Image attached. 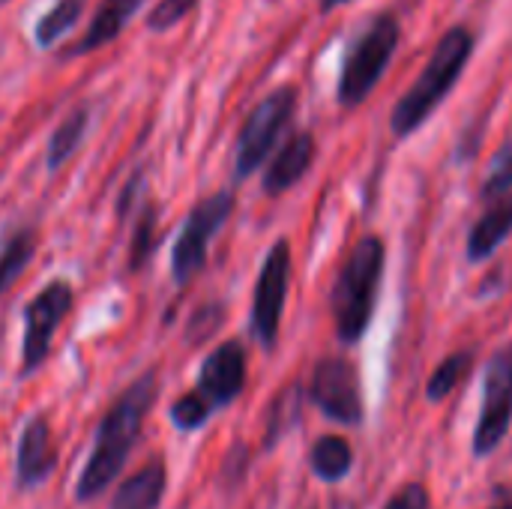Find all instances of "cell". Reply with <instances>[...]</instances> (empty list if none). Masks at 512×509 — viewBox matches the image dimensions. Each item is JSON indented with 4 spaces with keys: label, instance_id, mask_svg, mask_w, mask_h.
Returning <instances> with one entry per match:
<instances>
[{
    "label": "cell",
    "instance_id": "obj_1",
    "mask_svg": "<svg viewBox=\"0 0 512 509\" xmlns=\"http://www.w3.org/2000/svg\"><path fill=\"white\" fill-rule=\"evenodd\" d=\"M156 372H147L141 375L114 405L111 411L102 417L99 423V432H96V444H93V453L78 477V489H75V498L84 504V501H93L96 495H102L114 477L120 474V468L126 465L132 447L138 444V435H141V426L156 402Z\"/></svg>",
    "mask_w": 512,
    "mask_h": 509
},
{
    "label": "cell",
    "instance_id": "obj_2",
    "mask_svg": "<svg viewBox=\"0 0 512 509\" xmlns=\"http://www.w3.org/2000/svg\"><path fill=\"white\" fill-rule=\"evenodd\" d=\"M471 54H474V33L468 27H450L438 39L426 69L393 108L390 126L396 138H408L435 114V108L450 96V90L462 78Z\"/></svg>",
    "mask_w": 512,
    "mask_h": 509
},
{
    "label": "cell",
    "instance_id": "obj_3",
    "mask_svg": "<svg viewBox=\"0 0 512 509\" xmlns=\"http://www.w3.org/2000/svg\"><path fill=\"white\" fill-rule=\"evenodd\" d=\"M381 276H384V243L378 237H366L348 255L330 297L336 333L342 342L354 345L366 333L375 312Z\"/></svg>",
    "mask_w": 512,
    "mask_h": 509
},
{
    "label": "cell",
    "instance_id": "obj_4",
    "mask_svg": "<svg viewBox=\"0 0 512 509\" xmlns=\"http://www.w3.org/2000/svg\"><path fill=\"white\" fill-rule=\"evenodd\" d=\"M402 24L396 15H378L348 48L342 75H339V105L357 108L366 96L378 87L381 75L387 72L396 48H399Z\"/></svg>",
    "mask_w": 512,
    "mask_h": 509
},
{
    "label": "cell",
    "instance_id": "obj_5",
    "mask_svg": "<svg viewBox=\"0 0 512 509\" xmlns=\"http://www.w3.org/2000/svg\"><path fill=\"white\" fill-rule=\"evenodd\" d=\"M294 111H297V87H291V84L276 87L273 93H267L252 108V114L246 117V123L240 129V138H237L234 174L240 180H246L252 171H258L264 165V159L276 147L279 135L291 123Z\"/></svg>",
    "mask_w": 512,
    "mask_h": 509
},
{
    "label": "cell",
    "instance_id": "obj_6",
    "mask_svg": "<svg viewBox=\"0 0 512 509\" xmlns=\"http://www.w3.org/2000/svg\"><path fill=\"white\" fill-rule=\"evenodd\" d=\"M231 210H234L231 192L207 195L204 201H198L189 210L186 225H183V231L174 243V252H171V276L180 288L201 273V267L207 261V246H210L213 234L228 222Z\"/></svg>",
    "mask_w": 512,
    "mask_h": 509
},
{
    "label": "cell",
    "instance_id": "obj_7",
    "mask_svg": "<svg viewBox=\"0 0 512 509\" xmlns=\"http://www.w3.org/2000/svg\"><path fill=\"white\" fill-rule=\"evenodd\" d=\"M288 279H291V246L288 240H276L261 264L255 282V300H252V333L264 348L276 345L279 321L288 297Z\"/></svg>",
    "mask_w": 512,
    "mask_h": 509
},
{
    "label": "cell",
    "instance_id": "obj_8",
    "mask_svg": "<svg viewBox=\"0 0 512 509\" xmlns=\"http://www.w3.org/2000/svg\"><path fill=\"white\" fill-rule=\"evenodd\" d=\"M72 309V288L66 282L45 285L24 309V345H21V375L42 366L51 351L54 333Z\"/></svg>",
    "mask_w": 512,
    "mask_h": 509
},
{
    "label": "cell",
    "instance_id": "obj_9",
    "mask_svg": "<svg viewBox=\"0 0 512 509\" xmlns=\"http://www.w3.org/2000/svg\"><path fill=\"white\" fill-rule=\"evenodd\" d=\"M309 396L336 423L357 426L363 420L360 375L348 360H324V363H318V369L312 375Z\"/></svg>",
    "mask_w": 512,
    "mask_h": 509
},
{
    "label": "cell",
    "instance_id": "obj_10",
    "mask_svg": "<svg viewBox=\"0 0 512 509\" xmlns=\"http://www.w3.org/2000/svg\"><path fill=\"white\" fill-rule=\"evenodd\" d=\"M512 360H498L489 369L486 378V396H483V411L474 435V453L489 456L498 450L504 435L510 432L512 423Z\"/></svg>",
    "mask_w": 512,
    "mask_h": 509
},
{
    "label": "cell",
    "instance_id": "obj_11",
    "mask_svg": "<svg viewBox=\"0 0 512 509\" xmlns=\"http://www.w3.org/2000/svg\"><path fill=\"white\" fill-rule=\"evenodd\" d=\"M246 384V351L240 342H222L207 354L198 375V393L210 402V408L231 405Z\"/></svg>",
    "mask_w": 512,
    "mask_h": 509
},
{
    "label": "cell",
    "instance_id": "obj_12",
    "mask_svg": "<svg viewBox=\"0 0 512 509\" xmlns=\"http://www.w3.org/2000/svg\"><path fill=\"white\" fill-rule=\"evenodd\" d=\"M57 468V450L51 438V426L45 417L27 420L18 438V453H15V480L21 489H33L42 480H48Z\"/></svg>",
    "mask_w": 512,
    "mask_h": 509
},
{
    "label": "cell",
    "instance_id": "obj_13",
    "mask_svg": "<svg viewBox=\"0 0 512 509\" xmlns=\"http://www.w3.org/2000/svg\"><path fill=\"white\" fill-rule=\"evenodd\" d=\"M141 6H144V0H102L96 6L87 30L60 51V60L84 57L96 48H105L108 42H114L120 36V30H126V24L138 15Z\"/></svg>",
    "mask_w": 512,
    "mask_h": 509
},
{
    "label": "cell",
    "instance_id": "obj_14",
    "mask_svg": "<svg viewBox=\"0 0 512 509\" xmlns=\"http://www.w3.org/2000/svg\"><path fill=\"white\" fill-rule=\"evenodd\" d=\"M315 159V138L309 132H294L282 150L276 153V159L270 162L267 174H264V192L267 195H282L288 192L294 183L303 180V174L309 171Z\"/></svg>",
    "mask_w": 512,
    "mask_h": 509
},
{
    "label": "cell",
    "instance_id": "obj_15",
    "mask_svg": "<svg viewBox=\"0 0 512 509\" xmlns=\"http://www.w3.org/2000/svg\"><path fill=\"white\" fill-rule=\"evenodd\" d=\"M162 495H165V465L162 459H153L117 489L111 509H156Z\"/></svg>",
    "mask_w": 512,
    "mask_h": 509
},
{
    "label": "cell",
    "instance_id": "obj_16",
    "mask_svg": "<svg viewBox=\"0 0 512 509\" xmlns=\"http://www.w3.org/2000/svg\"><path fill=\"white\" fill-rule=\"evenodd\" d=\"M512 234V195L498 198L483 219L474 225L471 237H468V258L471 261H483L489 258L507 237Z\"/></svg>",
    "mask_w": 512,
    "mask_h": 509
},
{
    "label": "cell",
    "instance_id": "obj_17",
    "mask_svg": "<svg viewBox=\"0 0 512 509\" xmlns=\"http://www.w3.org/2000/svg\"><path fill=\"white\" fill-rule=\"evenodd\" d=\"M87 123H90L87 108H75L57 123V129L48 138V150H45V162L51 171H57L60 165H66L72 159V153L81 147V141L87 135Z\"/></svg>",
    "mask_w": 512,
    "mask_h": 509
},
{
    "label": "cell",
    "instance_id": "obj_18",
    "mask_svg": "<svg viewBox=\"0 0 512 509\" xmlns=\"http://www.w3.org/2000/svg\"><path fill=\"white\" fill-rule=\"evenodd\" d=\"M309 462H312V471H315L318 480H324V483H339V480L351 471L354 453H351V444H348L345 438L327 435V438H321V441L312 447Z\"/></svg>",
    "mask_w": 512,
    "mask_h": 509
},
{
    "label": "cell",
    "instance_id": "obj_19",
    "mask_svg": "<svg viewBox=\"0 0 512 509\" xmlns=\"http://www.w3.org/2000/svg\"><path fill=\"white\" fill-rule=\"evenodd\" d=\"M87 0H57L54 6H48V12L36 21L33 27V39L39 48H54L84 15Z\"/></svg>",
    "mask_w": 512,
    "mask_h": 509
},
{
    "label": "cell",
    "instance_id": "obj_20",
    "mask_svg": "<svg viewBox=\"0 0 512 509\" xmlns=\"http://www.w3.org/2000/svg\"><path fill=\"white\" fill-rule=\"evenodd\" d=\"M33 252H36V234L30 228L15 231L3 243V249H0V294H6L18 282V276L27 270Z\"/></svg>",
    "mask_w": 512,
    "mask_h": 509
},
{
    "label": "cell",
    "instance_id": "obj_21",
    "mask_svg": "<svg viewBox=\"0 0 512 509\" xmlns=\"http://www.w3.org/2000/svg\"><path fill=\"white\" fill-rule=\"evenodd\" d=\"M468 369H471V354H453V357H447L438 369H435V375L429 378V399L432 402H441L444 396H450L456 387H459V381L468 375Z\"/></svg>",
    "mask_w": 512,
    "mask_h": 509
},
{
    "label": "cell",
    "instance_id": "obj_22",
    "mask_svg": "<svg viewBox=\"0 0 512 509\" xmlns=\"http://www.w3.org/2000/svg\"><path fill=\"white\" fill-rule=\"evenodd\" d=\"M213 414L210 402L201 393H186L171 405V420L180 432H195L207 423V417Z\"/></svg>",
    "mask_w": 512,
    "mask_h": 509
},
{
    "label": "cell",
    "instance_id": "obj_23",
    "mask_svg": "<svg viewBox=\"0 0 512 509\" xmlns=\"http://www.w3.org/2000/svg\"><path fill=\"white\" fill-rule=\"evenodd\" d=\"M198 3H201V0H156V6L147 12V30L162 33V30L177 27L183 18L192 15V9H195Z\"/></svg>",
    "mask_w": 512,
    "mask_h": 509
},
{
    "label": "cell",
    "instance_id": "obj_24",
    "mask_svg": "<svg viewBox=\"0 0 512 509\" xmlns=\"http://www.w3.org/2000/svg\"><path fill=\"white\" fill-rule=\"evenodd\" d=\"M512 189V141H507L498 153H495V159H492V168H489V177H486V183H483V195L486 198H504L507 192Z\"/></svg>",
    "mask_w": 512,
    "mask_h": 509
},
{
    "label": "cell",
    "instance_id": "obj_25",
    "mask_svg": "<svg viewBox=\"0 0 512 509\" xmlns=\"http://www.w3.org/2000/svg\"><path fill=\"white\" fill-rule=\"evenodd\" d=\"M387 509H429V492L423 483H408L402 492L390 498Z\"/></svg>",
    "mask_w": 512,
    "mask_h": 509
},
{
    "label": "cell",
    "instance_id": "obj_26",
    "mask_svg": "<svg viewBox=\"0 0 512 509\" xmlns=\"http://www.w3.org/2000/svg\"><path fill=\"white\" fill-rule=\"evenodd\" d=\"M150 231H153V213H147L138 225V234H135V249H132V267L138 270V264L150 255L153 243H150Z\"/></svg>",
    "mask_w": 512,
    "mask_h": 509
},
{
    "label": "cell",
    "instance_id": "obj_27",
    "mask_svg": "<svg viewBox=\"0 0 512 509\" xmlns=\"http://www.w3.org/2000/svg\"><path fill=\"white\" fill-rule=\"evenodd\" d=\"M342 3H348V0H321V9L330 12V9H336V6H342Z\"/></svg>",
    "mask_w": 512,
    "mask_h": 509
},
{
    "label": "cell",
    "instance_id": "obj_28",
    "mask_svg": "<svg viewBox=\"0 0 512 509\" xmlns=\"http://www.w3.org/2000/svg\"><path fill=\"white\" fill-rule=\"evenodd\" d=\"M495 509H512V501L510 504H501V507H495Z\"/></svg>",
    "mask_w": 512,
    "mask_h": 509
},
{
    "label": "cell",
    "instance_id": "obj_29",
    "mask_svg": "<svg viewBox=\"0 0 512 509\" xmlns=\"http://www.w3.org/2000/svg\"><path fill=\"white\" fill-rule=\"evenodd\" d=\"M0 3H6V0H0Z\"/></svg>",
    "mask_w": 512,
    "mask_h": 509
},
{
    "label": "cell",
    "instance_id": "obj_30",
    "mask_svg": "<svg viewBox=\"0 0 512 509\" xmlns=\"http://www.w3.org/2000/svg\"><path fill=\"white\" fill-rule=\"evenodd\" d=\"M510 375H512V372H510Z\"/></svg>",
    "mask_w": 512,
    "mask_h": 509
}]
</instances>
